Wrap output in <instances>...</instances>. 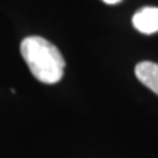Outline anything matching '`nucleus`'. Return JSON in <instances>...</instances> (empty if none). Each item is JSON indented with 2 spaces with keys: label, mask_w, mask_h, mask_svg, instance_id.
Here are the masks:
<instances>
[{
  "label": "nucleus",
  "mask_w": 158,
  "mask_h": 158,
  "mask_svg": "<svg viewBox=\"0 0 158 158\" xmlns=\"http://www.w3.org/2000/svg\"><path fill=\"white\" fill-rule=\"evenodd\" d=\"M21 54L40 82L56 84L62 79L66 62L60 50L50 41L43 37H27L21 43Z\"/></svg>",
  "instance_id": "f257e3e1"
},
{
  "label": "nucleus",
  "mask_w": 158,
  "mask_h": 158,
  "mask_svg": "<svg viewBox=\"0 0 158 158\" xmlns=\"http://www.w3.org/2000/svg\"><path fill=\"white\" fill-rule=\"evenodd\" d=\"M132 23L142 34L158 32V7H143L132 18Z\"/></svg>",
  "instance_id": "f03ea898"
},
{
  "label": "nucleus",
  "mask_w": 158,
  "mask_h": 158,
  "mask_svg": "<svg viewBox=\"0 0 158 158\" xmlns=\"http://www.w3.org/2000/svg\"><path fill=\"white\" fill-rule=\"evenodd\" d=\"M136 78L147 88L158 95V64L152 62H141L135 68Z\"/></svg>",
  "instance_id": "7ed1b4c3"
},
{
  "label": "nucleus",
  "mask_w": 158,
  "mask_h": 158,
  "mask_svg": "<svg viewBox=\"0 0 158 158\" xmlns=\"http://www.w3.org/2000/svg\"><path fill=\"white\" fill-rule=\"evenodd\" d=\"M104 3H107V5H116V3H118L120 0H102Z\"/></svg>",
  "instance_id": "20e7f679"
}]
</instances>
